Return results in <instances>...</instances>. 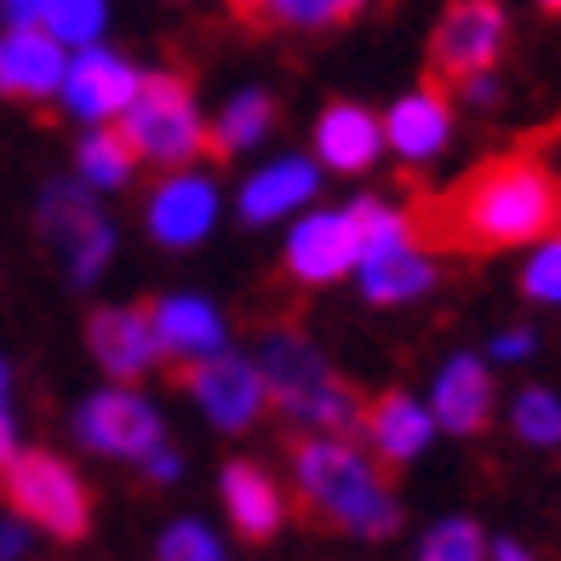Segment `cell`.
<instances>
[{
	"label": "cell",
	"mask_w": 561,
	"mask_h": 561,
	"mask_svg": "<svg viewBox=\"0 0 561 561\" xmlns=\"http://www.w3.org/2000/svg\"><path fill=\"white\" fill-rule=\"evenodd\" d=\"M493 355L499 362H522V355H533V333H499Z\"/></svg>",
	"instance_id": "31"
},
{
	"label": "cell",
	"mask_w": 561,
	"mask_h": 561,
	"mask_svg": "<svg viewBox=\"0 0 561 561\" xmlns=\"http://www.w3.org/2000/svg\"><path fill=\"white\" fill-rule=\"evenodd\" d=\"M522 293L533 304H561V236H545V247L522 270Z\"/></svg>",
	"instance_id": "28"
},
{
	"label": "cell",
	"mask_w": 561,
	"mask_h": 561,
	"mask_svg": "<svg viewBox=\"0 0 561 561\" xmlns=\"http://www.w3.org/2000/svg\"><path fill=\"white\" fill-rule=\"evenodd\" d=\"M156 561H224V550H218V539L201 522H178V527L161 533Z\"/></svg>",
	"instance_id": "29"
},
{
	"label": "cell",
	"mask_w": 561,
	"mask_h": 561,
	"mask_svg": "<svg viewBox=\"0 0 561 561\" xmlns=\"http://www.w3.org/2000/svg\"><path fill=\"white\" fill-rule=\"evenodd\" d=\"M58 92H64L69 115L110 121V115L126 110V98L138 92V69L126 64V58H115V53H104V46H81V58L64 64Z\"/></svg>",
	"instance_id": "12"
},
{
	"label": "cell",
	"mask_w": 561,
	"mask_h": 561,
	"mask_svg": "<svg viewBox=\"0 0 561 561\" xmlns=\"http://www.w3.org/2000/svg\"><path fill=\"white\" fill-rule=\"evenodd\" d=\"M35 7H41V0H7V18L12 23H35Z\"/></svg>",
	"instance_id": "36"
},
{
	"label": "cell",
	"mask_w": 561,
	"mask_h": 561,
	"mask_svg": "<svg viewBox=\"0 0 561 561\" xmlns=\"http://www.w3.org/2000/svg\"><path fill=\"white\" fill-rule=\"evenodd\" d=\"M493 413V378L488 367L476 362V355H453L436 378V407H430V419L453 436H476L481 424Z\"/></svg>",
	"instance_id": "19"
},
{
	"label": "cell",
	"mask_w": 561,
	"mask_h": 561,
	"mask_svg": "<svg viewBox=\"0 0 561 561\" xmlns=\"http://www.w3.org/2000/svg\"><path fill=\"white\" fill-rule=\"evenodd\" d=\"M0 396H7V362H0Z\"/></svg>",
	"instance_id": "40"
},
{
	"label": "cell",
	"mask_w": 561,
	"mask_h": 561,
	"mask_svg": "<svg viewBox=\"0 0 561 561\" xmlns=\"http://www.w3.org/2000/svg\"><path fill=\"white\" fill-rule=\"evenodd\" d=\"M144 310H149V327H156V350L172 367L224 350V321L207 298H144Z\"/></svg>",
	"instance_id": "15"
},
{
	"label": "cell",
	"mask_w": 561,
	"mask_h": 561,
	"mask_svg": "<svg viewBox=\"0 0 561 561\" xmlns=\"http://www.w3.org/2000/svg\"><path fill=\"white\" fill-rule=\"evenodd\" d=\"M144 470H149V481H172V476H178V453L156 447V453L144 458Z\"/></svg>",
	"instance_id": "32"
},
{
	"label": "cell",
	"mask_w": 561,
	"mask_h": 561,
	"mask_svg": "<svg viewBox=\"0 0 561 561\" xmlns=\"http://www.w3.org/2000/svg\"><path fill=\"white\" fill-rule=\"evenodd\" d=\"M87 344L98 355V367H104L110 378H144L149 367L161 362L156 350V327H149V310L144 304H115V310H98L87 321Z\"/></svg>",
	"instance_id": "14"
},
{
	"label": "cell",
	"mask_w": 561,
	"mask_h": 561,
	"mask_svg": "<svg viewBox=\"0 0 561 561\" xmlns=\"http://www.w3.org/2000/svg\"><path fill=\"white\" fill-rule=\"evenodd\" d=\"M41 236H46L53 259L64 264V275L75 287H92V275H104L110 252H115L104 213H98L92 195L75 190V184H53L41 195Z\"/></svg>",
	"instance_id": "8"
},
{
	"label": "cell",
	"mask_w": 561,
	"mask_h": 561,
	"mask_svg": "<svg viewBox=\"0 0 561 561\" xmlns=\"http://www.w3.org/2000/svg\"><path fill=\"white\" fill-rule=\"evenodd\" d=\"M362 7H367V0H333V12H339V18H350V12H362Z\"/></svg>",
	"instance_id": "38"
},
{
	"label": "cell",
	"mask_w": 561,
	"mask_h": 561,
	"mask_svg": "<svg viewBox=\"0 0 561 561\" xmlns=\"http://www.w3.org/2000/svg\"><path fill=\"white\" fill-rule=\"evenodd\" d=\"M218 218V190L195 172H178L149 195V236L161 247H195Z\"/></svg>",
	"instance_id": "16"
},
{
	"label": "cell",
	"mask_w": 561,
	"mask_h": 561,
	"mask_svg": "<svg viewBox=\"0 0 561 561\" xmlns=\"http://www.w3.org/2000/svg\"><path fill=\"white\" fill-rule=\"evenodd\" d=\"M310 195H316V167L298 161V156H287V161L264 167V172L241 190V218H247V224H270V218L293 213L298 201H310Z\"/></svg>",
	"instance_id": "22"
},
{
	"label": "cell",
	"mask_w": 561,
	"mask_h": 561,
	"mask_svg": "<svg viewBox=\"0 0 561 561\" xmlns=\"http://www.w3.org/2000/svg\"><path fill=\"white\" fill-rule=\"evenodd\" d=\"M355 259H362V224H355V213H316L287 241V275L304 280V287H327V280L350 275Z\"/></svg>",
	"instance_id": "11"
},
{
	"label": "cell",
	"mask_w": 561,
	"mask_h": 561,
	"mask_svg": "<svg viewBox=\"0 0 561 561\" xmlns=\"http://www.w3.org/2000/svg\"><path fill=\"white\" fill-rule=\"evenodd\" d=\"M259 373H264L270 401H275L287 419L310 424V430H327V436H355V430H362L367 401L355 396L298 333H270Z\"/></svg>",
	"instance_id": "3"
},
{
	"label": "cell",
	"mask_w": 561,
	"mask_h": 561,
	"mask_svg": "<svg viewBox=\"0 0 561 561\" xmlns=\"http://www.w3.org/2000/svg\"><path fill=\"white\" fill-rule=\"evenodd\" d=\"M510 41V18L499 0H453L430 35V81L458 87L465 75L493 69Z\"/></svg>",
	"instance_id": "7"
},
{
	"label": "cell",
	"mask_w": 561,
	"mask_h": 561,
	"mask_svg": "<svg viewBox=\"0 0 561 561\" xmlns=\"http://www.w3.org/2000/svg\"><path fill=\"white\" fill-rule=\"evenodd\" d=\"M378 144H385V126H378L367 110H355V104H333L316 121V149L333 172H367Z\"/></svg>",
	"instance_id": "21"
},
{
	"label": "cell",
	"mask_w": 561,
	"mask_h": 561,
	"mask_svg": "<svg viewBox=\"0 0 561 561\" xmlns=\"http://www.w3.org/2000/svg\"><path fill=\"white\" fill-rule=\"evenodd\" d=\"M75 430L81 442L104 458H144L161 447V413L149 401H138L133 390H98L92 401H81L75 413Z\"/></svg>",
	"instance_id": "10"
},
{
	"label": "cell",
	"mask_w": 561,
	"mask_h": 561,
	"mask_svg": "<svg viewBox=\"0 0 561 561\" xmlns=\"http://www.w3.org/2000/svg\"><path fill=\"white\" fill-rule=\"evenodd\" d=\"M264 7V23H293V30H321L333 23V0H259Z\"/></svg>",
	"instance_id": "30"
},
{
	"label": "cell",
	"mask_w": 561,
	"mask_h": 561,
	"mask_svg": "<svg viewBox=\"0 0 561 561\" xmlns=\"http://www.w3.org/2000/svg\"><path fill=\"white\" fill-rule=\"evenodd\" d=\"M419 561H488V539H481V527L470 516H453L442 527H430Z\"/></svg>",
	"instance_id": "26"
},
{
	"label": "cell",
	"mask_w": 561,
	"mask_h": 561,
	"mask_svg": "<svg viewBox=\"0 0 561 561\" xmlns=\"http://www.w3.org/2000/svg\"><path fill=\"white\" fill-rule=\"evenodd\" d=\"M23 545H30V539H23V527L0 522V561H18V556H23Z\"/></svg>",
	"instance_id": "33"
},
{
	"label": "cell",
	"mask_w": 561,
	"mask_h": 561,
	"mask_svg": "<svg viewBox=\"0 0 561 561\" xmlns=\"http://www.w3.org/2000/svg\"><path fill=\"white\" fill-rule=\"evenodd\" d=\"M413 224L419 247L430 252H504L561 236V178L533 156H499L458 178L453 190L424 195Z\"/></svg>",
	"instance_id": "1"
},
{
	"label": "cell",
	"mask_w": 561,
	"mask_h": 561,
	"mask_svg": "<svg viewBox=\"0 0 561 561\" xmlns=\"http://www.w3.org/2000/svg\"><path fill=\"white\" fill-rule=\"evenodd\" d=\"M41 30L64 41V46H92L104 35V18H110V0H41L35 7Z\"/></svg>",
	"instance_id": "24"
},
{
	"label": "cell",
	"mask_w": 561,
	"mask_h": 561,
	"mask_svg": "<svg viewBox=\"0 0 561 561\" xmlns=\"http://www.w3.org/2000/svg\"><path fill=\"white\" fill-rule=\"evenodd\" d=\"M516 430L533 447H556L561 442V401L550 390H522L516 396Z\"/></svg>",
	"instance_id": "27"
},
{
	"label": "cell",
	"mask_w": 561,
	"mask_h": 561,
	"mask_svg": "<svg viewBox=\"0 0 561 561\" xmlns=\"http://www.w3.org/2000/svg\"><path fill=\"white\" fill-rule=\"evenodd\" d=\"M133 167H138V156L121 133H92L81 144V178L92 190H121L126 178H133Z\"/></svg>",
	"instance_id": "25"
},
{
	"label": "cell",
	"mask_w": 561,
	"mask_h": 561,
	"mask_svg": "<svg viewBox=\"0 0 561 561\" xmlns=\"http://www.w3.org/2000/svg\"><path fill=\"white\" fill-rule=\"evenodd\" d=\"M270 126H275V104H270V98L264 92H241L236 104L218 115L213 133H207V156H218V161L241 156V149H252Z\"/></svg>",
	"instance_id": "23"
},
{
	"label": "cell",
	"mask_w": 561,
	"mask_h": 561,
	"mask_svg": "<svg viewBox=\"0 0 561 561\" xmlns=\"http://www.w3.org/2000/svg\"><path fill=\"white\" fill-rule=\"evenodd\" d=\"M12 453H18V430H12V419H7V407H0V470L12 465Z\"/></svg>",
	"instance_id": "34"
},
{
	"label": "cell",
	"mask_w": 561,
	"mask_h": 561,
	"mask_svg": "<svg viewBox=\"0 0 561 561\" xmlns=\"http://www.w3.org/2000/svg\"><path fill=\"white\" fill-rule=\"evenodd\" d=\"M172 385L190 390L195 407H201V413H207L218 430H247L252 419L264 413V401H270L264 373L252 367V362H241V355H224V350L201 355V362L172 367Z\"/></svg>",
	"instance_id": "9"
},
{
	"label": "cell",
	"mask_w": 561,
	"mask_h": 561,
	"mask_svg": "<svg viewBox=\"0 0 561 561\" xmlns=\"http://www.w3.org/2000/svg\"><path fill=\"white\" fill-rule=\"evenodd\" d=\"M7 504L23 522H35L41 533H53V539H64V545H81L87 527H92V493L53 453H12Z\"/></svg>",
	"instance_id": "6"
},
{
	"label": "cell",
	"mask_w": 561,
	"mask_h": 561,
	"mask_svg": "<svg viewBox=\"0 0 561 561\" xmlns=\"http://www.w3.org/2000/svg\"><path fill=\"white\" fill-rule=\"evenodd\" d=\"M362 436L373 442L378 465H407V458H419V453L430 447V436H436V419H430L413 396L385 390V396H373V401H367Z\"/></svg>",
	"instance_id": "17"
},
{
	"label": "cell",
	"mask_w": 561,
	"mask_h": 561,
	"mask_svg": "<svg viewBox=\"0 0 561 561\" xmlns=\"http://www.w3.org/2000/svg\"><path fill=\"white\" fill-rule=\"evenodd\" d=\"M447 133H453V110H447V87H436V81L407 92L401 104L390 110V121H385V138L401 149L407 161H430L447 144Z\"/></svg>",
	"instance_id": "20"
},
{
	"label": "cell",
	"mask_w": 561,
	"mask_h": 561,
	"mask_svg": "<svg viewBox=\"0 0 561 561\" xmlns=\"http://www.w3.org/2000/svg\"><path fill=\"white\" fill-rule=\"evenodd\" d=\"M293 488H298V516L321 533H355V539H390L401 522V504L390 476L367 465L344 436H293Z\"/></svg>",
	"instance_id": "2"
},
{
	"label": "cell",
	"mask_w": 561,
	"mask_h": 561,
	"mask_svg": "<svg viewBox=\"0 0 561 561\" xmlns=\"http://www.w3.org/2000/svg\"><path fill=\"white\" fill-rule=\"evenodd\" d=\"M64 41H53L35 23H12L0 35V98H18V104H41L53 98L64 81Z\"/></svg>",
	"instance_id": "13"
},
{
	"label": "cell",
	"mask_w": 561,
	"mask_h": 561,
	"mask_svg": "<svg viewBox=\"0 0 561 561\" xmlns=\"http://www.w3.org/2000/svg\"><path fill=\"white\" fill-rule=\"evenodd\" d=\"M121 138L133 144L138 161H161V167H190L195 156H207V126L195 115L190 81L138 75V92L121 110Z\"/></svg>",
	"instance_id": "4"
},
{
	"label": "cell",
	"mask_w": 561,
	"mask_h": 561,
	"mask_svg": "<svg viewBox=\"0 0 561 561\" xmlns=\"http://www.w3.org/2000/svg\"><path fill=\"white\" fill-rule=\"evenodd\" d=\"M539 7H545V12H561V0H539Z\"/></svg>",
	"instance_id": "39"
},
{
	"label": "cell",
	"mask_w": 561,
	"mask_h": 561,
	"mask_svg": "<svg viewBox=\"0 0 561 561\" xmlns=\"http://www.w3.org/2000/svg\"><path fill=\"white\" fill-rule=\"evenodd\" d=\"M493 561H533V556H527L522 545H499V550H493Z\"/></svg>",
	"instance_id": "37"
},
{
	"label": "cell",
	"mask_w": 561,
	"mask_h": 561,
	"mask_svg": "<svg viewBox=\"0 0 561 561\" xmlns=\"http://www.w3.org/2000/svg\"><path fill=\"white\" fill-rule=\"evenodd\" d=\"M355 224H362V293L367 304H407L436 287V264H430V252L419 247L413 224L401 213H390L385 201H355Z\"/></svg>",
	"instance_id": "5"
},
{
	"label": "cell",
	"mask_w": 561,
	"mask_h": 561,
	"mask_svg": "<svg viewBox=\"0 0 561 561\" xmlns=\"http://www.w3.org/2000/svg\"><path fill=\"white\" fill-rule=\"evenodd\" d=\"M229 12H236L241 23H264V7H259V0H229Z\"/></svg>",
	"instance_id": "35"
},
{
	"label": "cell",
	"mask_w": 561,
	"mask_h": 561,
	"mask_svg": "<svg viewBox=\"0 0 561 561\" xmlns=\"http://www.w3.org/2000/svg\"><path fill=\"white\" fill-rule=\"evenodd\" d=\"M224 504H229V522L247 545H270L280 522H287V499H280L275 481L252 465V458H236L224 470Z\"/></svg>",
	"instance_id": "18"
}]
</instances>
